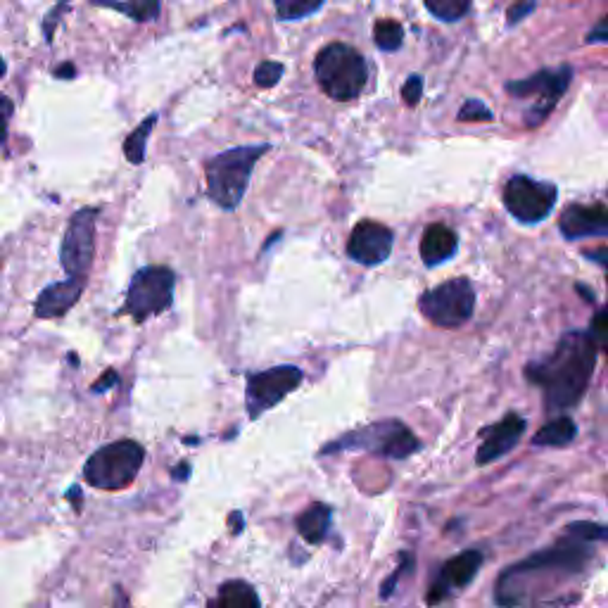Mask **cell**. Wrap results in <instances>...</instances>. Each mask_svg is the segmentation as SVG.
Segmentation results:
<instances>
[{"label":"cell","instance_id":"d590c367","mask_svg":"<svg viewBox=\"0 0 608 608\" xmlns=\"http://www.w3.org/2000/svg\"><path fill=\"white\" fill-rule=\"evenodd\" d=\"M117 383H119V373L110 369V371H105L103 376H100V380L93 385L91 390H93V392H105V390L114 388V385H117Z\"/></svg>","mask_w":608,"mask_h":608},{"label":"cell","instance_id":"5b68a950","mask_svg":"<svg viewBox=\"0 0 608 608\" xmlns=\"http://www.w3.org/2000/svg\"><path fill=\"white\" fill-rule=\"evenodd\" d=\"M418 447H421V442L416 440V435L402 421L388 418V421L371 423V426L342 435L340 440L323 447V454L361 449V452L388 456V459H407V456L418 452Z\"/></svg>","mask_w":608,"mask_h":608},{"label":"cell","instance_id":"8fae6325","mask_svg":"<svg viewBox=\"0 0 608 608\" xmlns=\"http://www.w3.org/2000/svg\"><path fill=\"white\" fill-rule=\"evenodd\" d=\"M100 217L98 207H84L69 219L62 238L60 262L69 278H86L95 257V221Z\"/></svg>","mask_w":608,"mask_h":608},{"label":"cell","instance_id":"d4e9b609","mask_svg":"<svg viewBox=\"0 0 608 608\" xmlns=\"http://www.w3.org/2000/svg\"><path fill=\"white\" fill-rule=\"evenodd\" d=\"M323 8V3H312V0H281V3H276V12L278 17L285 19V22H293V19H304L309 15H314V12H319Z\"/></svg>","mask_w":608,"mask_h":608},{"label":"cell","instance_id":"8d00e7d4","mask_svg":"<svg viewBox=\"0 0 608 608\" xmlns=\"http://www.w3.org/2000/svg\"><path fill=\"white\" fill-rule=\"evenodd\" d=\"M587 259H592V262H597L599 266H604L606 274H608V247H599V250L585 252Z\"/></svg>","mask_w":608,"mask_h":608},{"label":"cell","instance_id":"44dd1931","mask_svg":"<svg viewBox=\"0 0 608 608\" xmlns=\"http://www.w3.org/2000/svg\"><path fill=\"white\" fill-rule=\"evenodd\" d=\"M157 124V114H150L145 122H141L129 133L124 141V155L131 164H141L145 160V148H148V138Z\"/></svg>","mask_w":608,"mask_h":608},{"label":"cell","instance_id":"1f68e13d","mask_svg":"<svg viewBox=\"0 0 608 608\" xmlns=\"http://www.w3.org/2000/svg\"><path fill=\"white\" fill-rule=\"evenodd\" d=\"M67 10H69V5H55V8L46 15V22H43V34H46L48 43H53V27L60 22L62 12H67Z\"/></svg>","mask_w":608,"mask_h":608},{"label":"cell","instance_id":"836d02e7","mask_svg":"<svg viewBox=\"0 0 608 608\" xmlns=\"http://www.w3.org/2000/svg\"><path fill=\"white\" fill-rule=\"evenodd\" d=\"M535 8H537L535 3H516V5H511V8H509V15H506V17H509V24H511V27H513V24L521 22V19L528 17L530 12L535 10Z\"/></svg>","mask_w":608,"mask_h":608},{"label":"cell","instance_id":"603a6c76","mask_svg":"<svg viewBox=\"0 0 608 608\" xmlns=\"http://www.w3.org/2000/svg\"><path fill=\"white\" fill-rule=\"evenodd\" d=\"M98 8L122 12V15L136 19V22H150L160 15V3L157 0H141V3H98Z\"/></svg>","mask_w":608,"mask_h":608},{"label":"cell","instance_id":"4dcf8cb0","mask_svg":"<svg viewBox=\"0 0 608 608\" xmlns=\"http://www.w3.org/2000/svg\"><path fill=\"white\" fill-rule=\"evenodd\" d=\"M421 95H423V79L418 74L409 76L407 84L402 86L404 103H407L409 107H414V105H418V100H421Z\"/></svg>","mask_w":608,"mask_h":608},{"label":"cell","instance_id":"7a4b0ae2","mask_svg":"<svg viewBox=\"0 0 608 608\" xmlns=\"http://www.w3.org/2000/svg\"><path fill=\"white\" fill-rule=\"evenodd\" d=\"M269 150L271 145H240L214 155L205 167L209 200L228 212L236 209L245 198L252 169Z\"/></svg>","mask_w":608,"mask_h":608},{"label":"cell","instance_id":"6da1fadb","mask_svg":"<svg viewBox=\"0 0 608 608\" xmlns=\"http://www.w3.org/2000/svg\"><path fill=\"white\" fill-rule=\"evenodd\" d=\"M597 366V347L587 331H570L556 342L554 352L525 369L532 385L542 388L549 411L578 407Z\"/></svg>","mask_w":608,"mask_h":608},{"label":"cell","instance_id":"2e32d148","mask_svg":"<svg viewBox=\"0 0 608 608\" xmlns=\"http://www.w3.org/2000/svg\"><path fill=\"white\" fill-rule=\"evenodd\" d=\"M86 288V278H67V281L50 283L36 297L34 314L36 319H60L76 302L81 300Z\"/></svg>","mask_w":608,"mask_h":608},{"label":"cell","instance_id":"7bdbcfd3","mask_svg":"<svg viewBox=\"0 0 608 608\" xmlns=\"http://www.w3.org/2000/svg\"><path fill=\"white\" fill-rule=\"evenodd\" d=\"M5 72H8V65H5V60H3V57H0V79H3Z\"/></svg>","mask_w":608,"mask_h":608},{"label":"cell","instance_id":"5bb4252c","mask_svg":"<svg viewBox=\"0 0 608 608\" xmlns=\"http://www.w3.org/2000/svg\"><path fill=\"white\" fill-rule=\"evenodd\" d=\"M525 433V418L518 414H506L502 421H497L494 426H487L483 430V442H480L478 452H475V464L487 466L492 461L502 459L504 454H509L513 447L521 442Z\"/></svg>","mask_w":608,"mask_h":608},{"label":"cell","instance_id":"3957f363","mask_svg":"<svg viewBox=\"0 0 608 608\" xmlns=\"http://www.w3.org/2000/svg\"><path fill=\"white\" fill-rule=\"evenodd\" d=\"M314 74L328 98L354 100L369 81V67L364 55L347 43H328L314 60Z\"/></svg>","mask_w":608,"mask_h":608},{"label":"cell","instance_id":"60d3db41","mask_svg":"<svg viewBox=\"0 0 608 608\" xmlns=\"http://www.w3.org/2000/svg\"><path fill=\"white\" fill-rule=\"evenodd\" d=\"M188 473H190V464H181V466L171 468V475H174L176 480H186Z\"/></svg>","mask_w":608,"mask_h":608},{"label":"cell","instance_id":"484cf974","mask_svg":"<svg viewBox=\"0 0 608 608\" xmlns=\"http://www.w3.org/2000/svg\"><path fill=\"white\" fill-rule=\"evenodd\" d=\"M566 537H573V540L578 542H604L608 540V525H599V523H589V521H580V523H570L566 528Z\"/></svg>","mask_w":608,"mask_h":608},{"label":"cell","instance_id":"ab89813d","mask_svg":"<svg viewBox=\"0 0 608 608\" xmlns=\"http://www.w3.org/2000/svg\"><path fill=\"white\" fill-rule=\"evenodd\" d=\"M228 521H231L233 535H238V532L243 530V513H240V511H233V513H231V518H228Z\"/></svg>","mask_w":608,"mask_h":608},{"label":"cell","instance_id":"4316f807","mask_svg":"<svg viewBox=\"0 0 608 608\" xmlns=\"http://www.w3.org/2000/svg\"><path fill=\"white\" fill-rule=\"evenodd\" d=\"M587 333H589V338H592L594 347L608 357V307H604L597 316H594L592 328H589Z\"/></svg>","mask_w":608,"mask_h":608},{"label":"cell","instance_id":"7c38bea8","mask_svg":"<svg viewBox=\"0 0 608 608\" xmlns=\"http://www.w3.org/2000/svg\"><path fill=\"white\" fill-rule=\"evenodd\" d=\"M395 233L378 221H359L347 240V255L364 266H378L390 257Z\"/></svg>","mask_w":608,"mask_h":608},{"label":"cell","instance_id":"d6986e66","mask_svg":"<svg viewBox=\"0 0 608 608\" xmlns=\"http://www.w3.org/2000/svg\"><path fill=\"white\" fill-rule=\"evenodd\" d=\"M333 511L328 504H312L307 511L297 516V532L309 544H321L331 530Z\"/></svg>","mask_w":608,"mask_h":608},{"label":"cell","instance_id":"cb8c5ba5","mask_svg":"<svg viewBox=\"0 0 608 608\" xmlns=\"http://www.w3.org/2000/svg\"><path fill=\"white\" fill-rule=\"evenodd\" d=\"M426 10L440 22H459L471 10L468 0H428Z\"/></svg>","mask_w":608,"mask_h":608},{"label":"cell","instance_id":"f35d334b","mask_svg":"<svg viewBox=\"0 0 608 608\" xmlns=\"http://www.w3.org/2000/svg\"><path fill=\"white\" fill-rule=\"evenodd\" d=\"M67 499L74 504V509H76V511H81V499H84V497H81V490H79V487H69Z\"/></svg>","mask_w":608,"mask_h":608},{"label":"cell","instance_id":"f546056e","mask_svg":"<svg viewBox=\"0 0 608 608\" xmlns=\"http://www.w3.org/2000/svg\"><path fill=\"white\" fill-rule=\"evenodd\" d=\"M12 112H15V105L8 95L0 93V148H3L5 141H8V126L12 119Z\"/></svg>","mask_w":608,"mask_h":608},{"label":"cell","instance_id":"7402d4cb","mask_svg":"<svg viewBox=\"0 0 608 608\" xmlns=\"http://www.w3.org/2000/svg\"><path fill=\"white\" fill-rule=\"evenodd\" d=\"M373 38H376V46L380 50L395 53L404 43V27L395 19H378L376 27H373Z\"/></svg>","mask_w":608,"mask_h":608},{"label":"cell","instance_id":"d6a6232c","mask_svg":"<svg viewBox=\"0 0 608 608\" xmlns=\"http://www.w3.org/2000/svg\"><path fill=\"white\" fill-rule=\"evenodd\" d=\"M407 559H409V554H402V563H399L397 566V570L395 573L390 575L388 580H385V585H383V589H380V597L383 599H388L392 592H395V587H397V580H399V575L404 573V570H407Z\"/></svg>","mask_w":608,"mask_h":608},{"label":"cell","instance_id":"83f0119b","mask_svg":"<svg viewBox=\"0 0 608 608\" xmlns=\"http://www.w3.org/2000/svg\"><path fill=\"white\" fill-rule=\"evenodd\" d=\"M281 76H283V65H281V62L266 60V62H262V65H259L255 69V84L259 88H271V86H276L278 81H281Z\"/></svg>","mask_w":608,"mask_h":608},{"label":"cell","instance_id":"e575fe53","mask_svg":"<svg viewBox=\"0 0 608 608\" xmlns=\"http://www.w3.org/2000/svg\"><path fill=\"white\" fill-rule=\"evenodd\" d=\"M597 41H608V12L599 19L597 27L587 34V43H597Z\"/></svg>","mask_w":608,"mask_h":608},{"label":"cell","instance_id":"52a82bcc","mask_svg":"<svg viewBox=\"0 0 608 608\" xmlns=\"http://www.w3.org/2000/svg\"><path fill=\"white\" fill-rule=\"evenodd\" d=\"M570 79H573V69L568 65L556 69H542V72L532 74L530 79L509 81L506 91L513 98H537L535 105L525 112V126L528 129H537V126L547 122V117L559 105L561 95L568 91Z\"/></svg>","mask_w":608,"mask_h":608},{"label":"cell","instance_id":"ffe728a7","mask_svg":"<svg viewBox=\"0 0 608 608\" xmlns=\"http://www.w3.org/2000/svg\"><path fill=\"white\" fill-rule=\"evenodd\" d=\"M578 435V426L566 416L554 418L549 421L547 426H542L537 430V435L532 437V445H542V447H566L575 440Z\"/></svg>","mask_w":608,"mask_h":608},{"label":"cell","instance_id":"30bf717a","mask_svg":"<svg viewBox=\"0 0 608 608\" xmlns=\"http://www.w3.org/2000/svg\"><path fill=\"white\" fill-rule=\"evenodd\" d=\"M504 205L521 224H540L556 205V186L530 176H511L504 186Z\"/></svg>","mask_w":608,"mask_h":608},{"label":"cell","instance_id":"ac0fdd59","mask_svg":"<svg viewBox=\"0 0 608 608\" xmlns=\"http://www.w3.org/2000/svg\"><path fill=\"white\" fill-rule=\"evenodd\" d=\"M209 608H262L257 589L245 580H226L219 587L217 597L209 601Z\"/></svg>","mask_w":608,"mask_h":608},{"label":"cell","instance_id":"74e56055","mask_svg":"<svg viewBox=\"0 0 608 608\" xmlns=\"http://www.w3.org/2000/svg\"><path fill=\"white\" fill-rule=\"evenodd\" d=\"M57 79H72V76H76V69H74V65H60V67H55V72H53Z\"/></svg>","mask_w":608,"mask_h":608},{"label":"cell","instance_id":"9c48e42d","mask_svg":"<svg viewBox=\"0 0 608 608\" xmlns=\"http://www.w3.org/2000/svg\"><path fill=\"white\" fill-rule=\"evenodd\" d=\"M304 373L297 366H274L259 373H252L247 378L245 388V407L252 421L264 414V411L274 409L278 402H283L290 392L302 385Z\"/></svg>","mask_w":608,"mask_h":608},{"label":"cell","instance_id":"f1b7e54d","mask_svg":"<svg viewBox=\"0 0 608 608\" xmlns=\"http://www.w3.org/2000/svg\"><path fill=\"white\" fill-rule=\"evenodd\" d=\"M490 119V107H485V103H480V100H468L459 110V122H490Z\"/></svg>","mask_w":608,"mask_h":608},{"label":"cell","instance_id":"ba28073f","mask_svg":"<svg viewBox=\"0 0 608 608\" xmlns=\"http://www.w3.org/2000/svg\"><path fill=\"white\" fill-rule=\"evenodd\" d=\"M418 309L440 328H459L466 321H471L475 309V290L471 281L466 278H452L435 285L433 290L421 295Z\"/></svg>","mask_w":608,"mask_h":608},{"label":"cell","instance_id":"e0dca14e","mask_svg":"<svg viewBox=\"0 0 608 608\" xmlns=\"http://www.w3.org/2000/svg\"><path fill=\"white\" fill-rule=\"evenodd\" d=\"M459 238L452 228L445 224H433L421 236V259L426 266H437L456 255Z\"/></svg>","mask_w":608,"mask_h":608},{"label":"cell","instance_id":"9a60e30c","mask_svg":"<svg viewBox=\"0 0 608 608\" xmlns=\"http://www.w3.org/2000/svg\"><path fill=\"white\" fill-rule=\"evenodd\" d=\"M559 228L568 240L608 236V209L599 202H594V205H568L559 219Z\"/></svg>","mask_w":608,"mask_h":608},{"label":"cell","instance_id":"277c9868","mask_svg":"<svg viewBox=\"0 0 608 608\" xmlns=\"http://www.w3.org/2000/svg\"><path fill=\"white\" fill-rule=\"evenodd\" d=\"M145 461V449L133 440H117L110 445L95 449L84 466V478L88 485L98 490H124L136 480Z\"/></svg>","mask_w":608,"mask_h":608},{"label":"cell","instance_id":"8992f818","mask_svg":"<svg viewBox=\"0 0 608 608\" xmlns=\"http://www.w3.org/2000/svg\"><path fill=\"white\" fill-rule=\"evenodd\" d=\"M176 274L169 266H145L136 271L126 290L124 307L119 309L122 316H131L136 323H143L150 316L167 312L174 302Z\"/></svg>","mask_w":608,"mask_h":608},{"label":"cell","instance_id":"4fadbf2b","mask_svg":"<svg viewBox=\"0 0 608 608\" xmlns=\"http://www.w3.org/2000/svg\"><path fill=\"white\" fill-rule=\"evenodd\" d=\"M480 566H483V554H480L478 549L461 551V554H456L454 559H449L445 566H442L440 575H437L433 587H430V592L426 594L428 604L430 606L440 604V601H445L449 594H452V589L466 587L468 582L478 575Z\"/></svg>","mask_w":608,"mask_h":608},{"label":"cell","instance_id":"b9f144b4","mask_svg":"<svg viewBox=\"0 0 608 608\" xmlns=\"http://www.w3.org/2000/svg\"><path fill=\"white\" fill-rule=\"evenodd\" d=\"M114 594H117V599H114V608H131L129 599H126V594H124V589L117 587V592H114Z\"/></svg>","mask_w":608,"mask_h":608}]
</instances>
